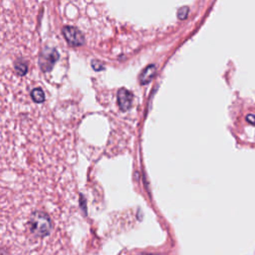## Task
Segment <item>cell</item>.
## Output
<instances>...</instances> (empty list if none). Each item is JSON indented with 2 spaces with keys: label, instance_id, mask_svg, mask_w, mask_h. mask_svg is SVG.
I'll return each mask as SVG.
<instances>
[{
  "label": "cell",
  "instance_id": "obj_2",
  "mask_svg": "<svg viewBox=\"0 0 255 255\" xmlns=\"http://www.w3.org/2000/svg\"><path fill=\"white\" fill-rule=\"evenodd\" d=\"M58 59V52L53 48H47L44 50L41 58L40 64L44 71H49L54 66L55 62Z\"/></svg>",
  "mask_w": 255,
  "mask_h": 255
},
{
  "label": "cell",
  "instance_id": "obj_4",
  "mask_svg": "<svg viewBox=\"0 0 255 255\" xmlns=\"http://www.w3.org/2000/svg\"><path fill=\"white\" fill-rule=\"evenodd\" d=\"M155 72H156V66L155 65L147 66L139 75V83L141 85L147 84L153 78Z\"/></svg>",
  "mask_w": 255,
  "mask_h": 255
},
{
  "label": "cell",
  "instance_id": "obj_1",
  "mask_svg": "<svg viewBox=\"0 0 255 255\" xmlns=\"http://www.w3.org/2000/svg\"><path fill=\"white\" fill-rule=\"evenodd\" d=\"M63 34L68 41L73 46H81L85 42V38L82 33L75 27L72 26H65L63 28Z\"/></svg>",
  "mask_w": 255,
  "mask_h": 255
},
{
  "label": "cell",
  "instance_id": "obj_7",
  "mask_svg": "<svg viewBox=\"0 0 255 255\" xmlns=\"http://www.w3.org/2000/svg\"><path fill=\"white\" fill-rule=\"evenodd\" d=\"M187 13H188V8H187V7H183V8H181V9H179V10H178V18H179V19L185 18L186 15H187Z\"/></svg>",
  "mask_w": 255,
  "mask_h": 255
},
{
  "label": "cell",
  "instance_id": "obj_5",
  "mask_svg": "<svg viewBox=\"0 0 255 255\" xmlns=\"http://www.w3.org/2000/svg\"><path fill=\"white\" fill-rule=\"evenodd\" d=\"M31 97H32L33 101L36 103H42L45 100V94H44L43 90L40 88H35L34 90H32Z\"/></svg>",
  "mask_w": 255,
  "mask_h": 255
},
{
  "label": "cell",
  "instance_id": "obj_6",
  "mask_svg": "<svg viewBox=\"0 0 255 255\" xmlns=\"http://www.w3.org/2000/svg\"><path fill=\"white\" fill-rule=\"evenodd\" d=\"M15 70L16 72L23 76L24 74H26L27 70H28V67H27V64L23 61V60H18L16 63H15Z\"/></svg>",
  "mask_w": 255,
  "mask_h": 255
},
{
  "label": "cell",
  "instance_id": "obj_3",
  "mask_svg": "<svg viewBox=\"0 0 255 255\" xmlns=\"http://www.w3.org/2000/svg\"><path fill=\"white\" fill-rule=\"evenodd\" d=\"M117 100H118L119 108L123 112H126V111H128L130 108V106L132 104L133 95L128 90H127L125 88H121L119 90V92H118Z\"/></svg>",
  "mask_w": 255,
  "mask_h": 255
},
{
  "label": "cell",
  "instance_id": "obj_8",
  "mask_svg": "<svg viewBox=\"0 0 255 255\" xmlns=\"http://www.w3.org/2000/svg\"><path fill=\"white\" fill-rule=\"evenodd\" d=\"M246 119H247V121H248L249 123H251L252 125H255V116H253V115H248Z\"/></svg>",
  "mask_w": 255,
  "mask_h": 255
}]
</instances>
